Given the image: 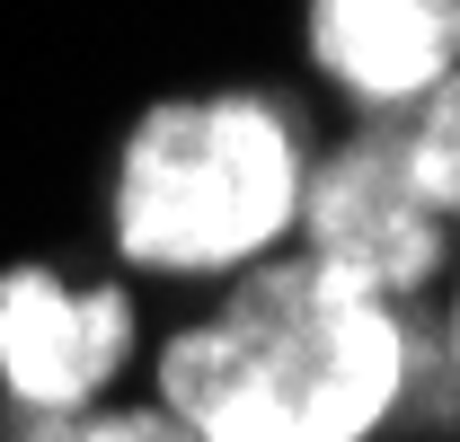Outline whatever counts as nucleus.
Segmentation results:
<instances>
[{"instance_id":"obj_1","label":"nucleus","mask_w":460,"mask_h":442,"mask_svg":"<svg viewBox=\"0 0 460 442\" xmlns=\"http://www.w3.org/2000/svg\"><path fill=\"white\" fill-rule=\"evenodd\" d=\"M407 328L310 257L248 266L204 328L160 345V407L195 442H372L399 416Z\"/></svg>"},{"instance_id":"obj_2","label":"nucleus","mask_w":460,"mask_h":442,"mask_svg":"<svg viewBox=\"0 0 460 442\" xmlns=\"http://www.w3.org/2000/svg\"><path fill=\"white\" fill-rule=\"evenodd\" d=\"M301 124L257 89L169 98L124 133L115 160V248L142 275H230L257 266L301 221Z\"/></svg>"},{"instance_id":"obj_3","label":"nucleus","mask_w":460,"mask_h":442,"mask_svg":"<svg viewBox=\"0 0 460 442\" xmlns=\"http://www.w3.org/2000/svg\"><path fill=\"white\" fill-rule=\"evenodd\" d=\"M310 266H328L337 283L372 292L399 310V292H425L443 275V213L416 195L407 177V133H363L301 186V221Z\"/></svg>"},{"instance_id":"obj_4","label":"nucleus","mask_w":460,"mask_h":442,"mask_svg":"<svg viewBox=\"0 0 460 442\" xmlns=\"http://www.w3.org/2000/svg\"><path fill=\"white\" fill-rule=\"evenodd\" d=\"M133 363V301L115 283H62L45 266L0 275V389L27 416H80Z\"/></svg>"},{"instance_id":"obj_5","label":"nucleus","mask_w":460,"mask_h":442,"mask_svg":"<svg viewBox=\"0 0 460 442\" xmlns=\"http://www.w3.org/2000/svg\"><path fill=\"white\" fill-rule=\"evenodd\" d=\"M310 62L363 107H425L460 71V0H310Z\"/></svg>"},{"instance_id":"obj_6","label":"nucleus","mask_w":460,"mask_h":442,"mask_svg":"<svg viewBox=\"0 0 460 442\" xmlns=\"http://www.w3.org/2000/svg\"><path fill=\"white\" fill-rule=\"evenodd\" d=\"M407 177L434 213H460V71L416 107V133H407Z\"/></svg>"},{"instance_id":"obj_7","label":"nucleus","mask_w":460,"mask_h":442,"mask_svg":"<svg viewBox=\"0 0 460 442\" xmlns=\"http://www.w3.org/2000/svg\"><path fill=\"white\" fill-rule=\"evenodd\" d=\"M407 328V363H399V416L407 425H434V434H452V389H460V372H452V345L425 328V319H399Z\"/></svg>"},{"instance_id":"obj_8","label":"nucleus","mask_w":460,"mask_h":442,"mask_svg":"<svg viewBox=\"0 0 460 442\" xmlns=\"http://www.w3.org/2000/svg\"><path fill=\"white\" fill-rule=\"evenodd\" d=\"M80 442H195L169 407H124V416H80Z\"/></svg>"},{"instance_id":"obj_9","label":"nucleus","mask_w":460,"mask_h":442,"mask_svg":"<svg viewBox=\"0 0 460 442\" xmlns=\"http://www.w3.org/2000/svg\"><path fill=\"white\" fill-rule=\"evenodd\" d=\"M452 372H460V319H452Z\"/></svg>"}]
</instances>
